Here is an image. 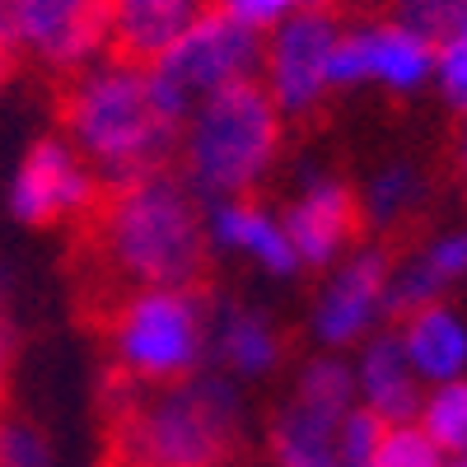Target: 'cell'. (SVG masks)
Masks as SVG:
<instances>
[{"label":"cell","instance_id":"1","mask_svg":"<svg viewBox=\"0 0 467 467\" xmlns=\"http://www.w3.org/2000/svg\"><path fill=\"white\" fill-rule=\"evenodd\" d=\"M75 281L85 327H99L140 290L206 299V234L173 173L99 182L94 206L75 220Z\"/></svg>","mask_w":467,"mask_h":467},{"label":"cell","instance_id":"2","mask_svg":"<svg viewBox=\"0 0 467 467\" xmlns=\"http://www.w3.org/2000/svg\"><path fill=\"white\" fill-rule=\"evenodd\" d=\"M103 458L99 467H234L239 411L224 383L150 388L122 369L99 383Z\"/></svg>","mask_w":467,"mask_h":467},{"label":"cell","instance_id":"3","mask_svg":"<svg viewBox=\"0 0 467 467\" xmlns=\"http://www.w3.org/2000/svg\"><path fill=\"white\" fill-rule=\"evenodd\" d=\"M66 145L94 164L99 182H127L150 173H173V154L182 136V112H173L150 70L131 66H94L75 70L57 99Z\"/></svg>","mask_w":467,"mask_h":467},{"label":"cell","instance_id":"4","mask_svg":"<svg viewBox=\"0 0 467 467\" xmlns=\"http://www.w3.org/2000/svg\"><path fill=\"white\" fill-rule=\"evenodd\" d=\"M276 103L257 80H234L192 117L187 131V173L206 192H244L276 154Z\"/></svg>","mask_w":467,"mask_h":467},{"label":"cell","instance_id":"5","mask_svg":"<svg viewBox=\"0 0 467 467\" xmlns=\"http://www.w3.org/2000/svg\"><path fill=\"white\" fill-rule=\"evenodd\" d=\"M192 295L178 290H140L94 327L99 341L112 350V369H122L150 388H178L187 383L202 350V323Z\"/></svg>","mask_w":467,"mask_h":467},{"label":"cell","instance_id":"6","mask_svg":"<svg viewBox=\"0 0 467 467\" xmlns=\"http://www.w3.org/2000/svg\"><path fill=\"white\" fill-rule=\"evenodd\" d=\"M257 61V37L253 28L234 24L215 10H206L197 24H192L178 43L154 61L150 80L160 89V99L173 112H187L192 99H206L234 80H248V66Z\"/></svg>","mask_w":467,"mask_h":467},{"label":"cell","instance_id":"7","mask_svg":"<svg viewBox=\"0 0 467 467\" xmlns=\"http://www.w3.org/2000/svg\"><path fill=\"white\" fill-rule=\"evenodd\" d=\"M15 57H33L47 70L75 75L108 47L112 0H0Z\"/></svg>","mask_w":467,"mask_h":467},{"label":"cell","instance_id":"8","mask_svg":"<svg viewBox=\"0 0 467 467\" xmlns=\"http://www.w3.org/2000/svg\"><path fill=\"white\" fill-rule=\"evenodd\" d=\"M94 197H99V178L89 173V164L61 136H47L24 154L10 187V211L37 229L61 224V220L75 224L94 206Z\"/></svg>","mask_w":467,"mask_h":467},{"label":"cell","instance_id":"9","mask_svg":"<svg viewBox=\"0 0 467 467\" xmlns=\"http://www.w3.org/2000/svg\"><path fill=\"white\" fill-rule=\"evenodd\" d=\"M202 15H206V0H112L108 61L131 70H154V61Z\"/></svg>","mask_w":467,"mask_h":467},{"label":"cell","instance_id":"10","mask_svg":"<svg viewBox=\"0 0 467 467\" xmlns=\"http://www.w3.org/2000/svg\"><path fill=\"white\" fill-rule=\"evenodd\" d=\"M337 47V28L332 15L323 10H299L281 37L271 43V85H276L281 108L304 112L327 85V57Z\"/></svg>","mask_w":467,"mask_h":467},{"label":"cell","instance_id":"11","mask_svg":"<svg viewBox=\"0 0 467 467\" xmlns=\"http://www.w3.org/2000/svg\"><path fill=\"white\" fill-rule=\"evenodd\" d=\"M360 234H365V211L356 202V192H346V187H318V192H308V197L290 211L285 239H290L295 257L323 266L346 244H356Z\"/></svg>","mask_w":467,"mask_h":467},{"label":"cell","instance_id":"12","mask_svg":"<svg viewBox=\"0 0 467 467\" xmlns=\"http://www.w3.org/2000/svg\"><path fill=\"white\" fill-rule=\"evenodd\" d=\"M383 281H388V262L379 253L360 257L356 266L346 271V276L332 285L327 304H323V314H318V327L327 341H346V337H356L369 314H374V304L383 295Z\"/></svg>","mask_w":467,"mask_h":467},{"label":"cell","instance_id":"13","mask_svg":"<svg viewBox=\"0 0 467 467\" xmlns=\"http://www.w3.org/2000/svg\"><path fill=\"white\" fill-rule=\"evenodd\" d=\"M407 356L420 374L431 379H453L467 360V337L444 308H420L407 327Z\"/></svg>","mask_w":467,"mask_h":467},{"label":"cell","instance_id":"14","mask_svg":"<svg viewBox=\"0 0 467 467\" xmlns=\"http://www.w3.org/2000/svg\"><path fill=\"white\" fill-rule=\"evenodd\" d=\"M431 70V47L411 37L398 24H383V28H365V75H379V80L411 89L420 75Z\"/></svg>","mask_w":467,"mask_h":467},{"label":"cell","instance_id":"15","mask_svg":"<svg viewBox=\"0 0 467 467\" xmlns=\"http://www.w3.org/2000/svg\"><path fill=\"white\" fill-rule=\"evenodd\" d=\"M365 393H369V411L393 425V420H407L416 411V388L407 379V365L398 356L393 341H379L365 360Z\"/></svg>","mask_w":467,"mask_h":467},{"label":"cell","instance_id":"16","mask_svg":"<svg viewBox=\"0 0 467 467\" xmlns=\"http://www.w3.org/2000/svg\"><path fill=\"white\" fill-rule=\"evenodd\" d=\"M215 229H220L224 244H239V248L257 253L271 271H295V262H299L295 248H290V239L257 206H224L215 215Z\"/></svg>","mask_w":467,"mask_h":467},{"label":"cell","instance_id":"17","mask_svg":"<svg viewBox=\"0 0 467 467\" xmlns=\"http://www.w3.org/2000/svg\"><path fill=\"white\" fill-rule=\"evenodd\" d=\"M271 449L281 467H332V425L299 407L271 425Z\"/></svg>","mask_w":467,"mask_h":467},{"label":"cell","instance_id":"18","mask_svg":"<svg viewBox=\"0 0 467 467\" xmlns=\"http://www.w3.org/2000/svg\"><path fill=\"white\" fill-rule=\"evenodd\" d=\"M398 28L420 37L425 47H444L467 28V0H393Z\"/></svg>","mask_w":467,"mask_h":467},{"label":"cell","instance_id":"19","mask_svg":"<svg viewBox=\"0 0 467 467\" xmlns=\"http://www.w3.org/2000/svg\"><path fill=\"white\" fill-rule=\"evenodd\" d=\"M425 435L440 449L467 453V383H449L425 407Z\"/></svg>","mask_w":467,"mask_h":467},{"label":"cell","instance_id":"20","mask_svg":"<svg viewBox=\"0 0 467 467\" xmlns=\"http://www.w3.org/2000/svg\"><path fill=\"white\" fill-rule=\"evenodd\" d=\"M0 467H52V444L33 420L0 411Z\"/></svg>","mask_w":467,"mask_h":467},{"label":"cell","instance_id":"21","mask_svg":"<svg viewBox=\"0 0 467 467\" xmlns=\"http://www.w3.org/2000/svg\"><path fill=\"white\" fill-rule=\"evenodd\" d=\"M369 467H440V444L411 425H388Z\"/></svg>","mask_w":467,"mask_h":467},{"label":"cell","instance_id":"22","mask_svg":"<svg viewBox=\"0 0 467 467\" xmlns=\"http://www.w3.org/2000/svg\"><path fill=\"white\" fill-rule=\"evenodd\" d=\"M346 398H350V374H346L341 365L323 360V365H314V369L304 374V398H299V407H304L308 416H318V420L337 425Z\"/></svg>","mask_w":467,"mask_h":467},{"label":"cell","instance_id":"23","mask_svg":"<svg viewBox=\"0 0 467 467\" xmlns=\"http://www.w3.org/2000/svg\"><path fill=\"white\" fill-rule=\"evenodd\" d=\"M224 350H229V360L244 365V369H262L271 356H276V346H271L266 327L253 323V318H234L224 327Z\"/></svg>","mask_w":467,"mask_h":467},{"label":"cell","instance_id":"24","mask_svg":"<svg viewBox=\"0 0 467 467\" xmlns=\"http://www.w3.org/2000/svg\"><path fill=\"white\" fill-rule=\"evenodd\" d=\"M383 431H388V425H383L374 411H356V416L341 420V453L350 458V467H365V462L374 458Z\"/></svg>","mask_w":467,"mask_h":467},{"label":"cell","instance_id":"25","mask_svg":"<svg viewBox=\"0 0 467 467\" xmlns=\"http://www.w3.org/2000/svg\"><path fill=\"white\" fill-rule=\"evenodd\" d=\"M295 5H304V0H206V10L244 24V28H262V24H276L281 15H290Z\"/></svg>","mask_w":467,"mask_h":467},{"label":"cell","instance_id":"26","mask_svg":"<svg viewBox=\"0 0 467 467\" xmlns=\"http://www.w3.org/2000/svg\"><path fill=\"white\" fill-rule=\"evenodd\" d=\"M440 80H444L449 99L458 108H467V43L462 37H453V43L440 47Z\"/></svg>","mask_w":467,"mask_h":467},{"label":"cell","instance_id":"27","mask_svg":"<svg viewBox=\"0 0 467 467\" xmlns=\"http://www.w3.org/2000/svg\"><path fill=\"white\" fill-rule=\"evenodd\" d=\"M5 374H10V327L0 318V411H5Z\"/></svg>","mask_w":467,"mask_h":467},{"label":"cell","instance_id":"28","mask_svg":"<svg viewBox=\"0 0 467 467\" xmlns=\"http://www.w3.org/2000/svg\"><path fill=\"white\" fill-rule=\"evenodd\" d=\"M10 66H15V47H10V33H5V19H0V80L10 75Z\"/></svg>","mask_w":467,"mask_h":467},{"label":"cell","instance_id":"29","mask_svg":"<svg viewBox=\"0 0 467 467\" xmlns=\"http://www.w3.org/2000/svg\"><path fill=\"white\" fill-rule=\"evenodd\" d=\"M462 173H467V140H462Z\"/></svg>","mask_w":467,"mask_h":467},{"label":"cell","instance_id":"30","mask_svg":"<svg viewBox=\"0 0 467 467\" xmlns=\"http://www.w3.org/2000/svg\"><path fill=\"white\" fill-rule=\"evenodd\" d=\"M462 43H467V28H462Z\"/></svg>","mask_w":467,"mask_h":467},{"label":"cell","instance_id":"31","mask_svg":"<svg viewBox=\"0 0 467 467\" xmlns=\"http://www.w3.org/2000/svg\"><path fill=\"white\" fill-rule=\"evenodd\" d=\"M458 467H467V462H458Z\"/></svg>","mask_w":467,"mask_h":467}]
</instances>
